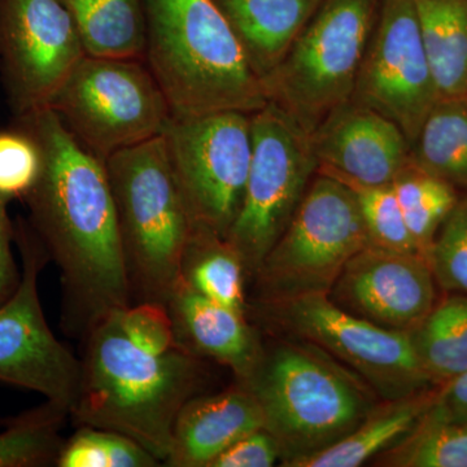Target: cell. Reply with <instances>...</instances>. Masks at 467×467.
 Masks as SVG:
<instances>
[{"label":"cell","mask_w":467,"mask_h":467,"mask_svg":"<svg viewBox=\"0 0 467 467\" xmlns=\"http://www.w3.org/2000/svg\"><path fill=\"white\" fill-rule=\"evenodd\" d=\"M57 467H156L160 461L129 436L98 427L79 426L63 442Z\"/></svg>","instance_id":"29"},{"label":"cell","mask_w":467,"mask_h":467,"mask_svg":"<svg viewBox=\"0 0 467 467\" xmlns=\"http://www.w3.org/2000/svg\"><path fill=\"white\" fill-rule=\"evenodd\" d=\"M279 460L278 441L263 427L234 442L209 467H272Z\"/></svg>","instance_id":"33"},{"label":"cell","mask_w":467,"mask_h":467,"mask_svg":"<svg viewBox=\"0 0 467 467\" xmlns=\"http://www.w3.org/2000/svg\"><path fill=\"white\" fill-rule=\"evenodd\" d=\"M276 337L263 343L250 376L236 383L259 402L264 429L281 448L282 466L292 467L342 441L382 400L325 350Z\"/></svg>","instance_id":"4"},{"label":"cell","mask_w":467,"mask_h":467,"mask_svg":"<svg viewBox=\"0 0 467 467\" xmlns=\"http://www.w3.org/2000/svg\"><path fill=\"white\" fill-rule=\"evenodd\" d=\"M384 467H467V420L427 410L402 441L373 460Z\"/></svg>","instance_id":"27"},{"label":"cell","mask_w":467,"mask_h":467,"mask_svg":"<svg viewBox=\"0 0 467 467\" xmlns=\"http://www.w3.org/2000/svg\"><path fill=\"white\" fill-rule=\"evenodd\" d=\"M430 410L451 420H467V371L438 386Z\"/></svg>","instance_id":"35"},{"label":"cell","mask_w":467,"mask_h":467,"mask_svg":"<svg viewBox=\"0 0 467 467\" xmlns=\"http://www.w3.org/2000/svg\"><path fill=\"white\" fill-rule=\"evenodd\" d=\"M466 99H467V98H466Z\"/></svg>","instance_id":"37"},{"label":"cell","mask_w":467,"mask_h":467,"mask_svg":"<svg viewBox=\"0 0 467 467\" xmlns=\"http://www.w3.org/2000/svg\"><path fill=\"white\" fill-rule=\"evenodd\" d=\"M438 290L423 254L368 244L347 263L327 297L378 327L410 333L434 309Z\"/></svg>","instance_id":"15"},{"label":"cell","mask_w":467,"mask_h":467,"mask_svg":"<svg viewBox=\"0 0 467 467\" xmlns=\"http://www.w3.org/2000/svg\"><path fill=\"white\" fill-rule=\"evenodd\" d=\"M439 99L413 0H380L350 100L391 119L411 146Z\"/></svg>","instance_id":"14"},{"label":"cell","mask_w":467,"mask_h":467,"mask_svg":"<svg viewBox=\"0 0 467 467\" xmlns=\"http://www.w3.org/2000/svg\"><path fill=\"white\" fill-rule=\"evenodd\" d=\"M15 242L21 278L14 295L0 306V382L41 393L70 413L81 364L58 342L43 313L38 279L50 256L29 223H18Z\"/></svg>","instance_id":"12"},{"label":"cell","mask_w":467,"mask_h":467,"mask_svg":"<svg viewBox=\"0 0 467 467\" xmlns=\"http://www.w3.org/2000/svg\"><path fill=\"white\" fill-rule=\"evenodd\" d=\"M75 21L86 54L142 58L146 16L142 0H60Z\"/></svg>","instance_id":"22"},{"label":"cell","mask_w":467,"mask_h":467,"mask_svg":"<svg viewBox=\"0 0 467 467\" xmlns=\"http://www.w3.org/2000/svg\"><path fill=\"white\" fill-rule=\"evenodd\" d=\"M42 150L33 135L20 126L0 131V196L26 199L42 171Z\"/></svg>","instance_id":"32"},{"label":"cell","mask_w":467,"mask_h":467,"mask_svg":"<svg viewBox=\"0 0 467 467\" xmlns=\"http://www.w3.org/2000/svg\"><path fill=\"white\" fill-rule=\"evenodd\" d=\"M269 333L313 344L361 378L379 400H396L435 387L409 333L384 330L344 312L327 295L248 306Z\"/></svg>","instance_id":"10"},{"label":"cell","mask_w":467,"mask_h":467,"mask_svg":"<svg viewBox=\"0 0 467 467\" xmlns=\"http://www.w3.org/2000/svg\"><path fill=\"white\" fill-rule=\"evenodd\" d=\"M380 0H324L282 63L263 79L267 101L308 133L352 99Z\"/></svg>","instance_id":"7"},{"label":"cell","mask_w":467,"mask_h":467,"mask_svg":"<svg viewBox=\"0 0 467 467\" xmlns=\"http://www.w3.org/2000/svg\"><path fill=\"white\" fill-rule=\"evenodd\" d=\"M144 61L167 98L171 116L238 110L267 101L241 43L214 0H142Z\"/></svg>","instance_id":"3"},{"label":"cell","mask_w":467,"mask_h":467,"mask_svg":"<svg viewBox=\"0 0 467 467\" xmlns=\"http://www.w3.org/2000/svg\"><path fill=\"white\" fill-rule=\"evenodd\" d=\"M438 386L379 401L350 434L292 467H358L402 441L434 404Z\"/></svg>","instance_id":"20"},{"label":"cell","mask_w":467,"mask_h":467,"mask_svg":"<svg viewBox=\"0 0 467 467\" xmlns=\"http://www.w3.org/2000/svg\"><path fill=\"white\" fill-rule=\"evenodd\" d=\"M337 181L355 193L371 245L386 250L418 252L391 183L368 186L352 181Z\"/></svg>","instance_id":"30"},{"label":"cell","mask_w":467,"mask_h":467,"mask_svg":"<svg viewBox=\"0 0 467 467\" xmlns=\"http://www.w3.org/2000/svg\"><path fill=\"white\" fill-rule=\"evenodd\" d=\"M263 81L288 54L324 0H214Z\"/></svg>","instance_id":"19"},{"label":"cell","mask_w":467,"mask_h":467,"mask_svg":"<svg viewBox=\"0 0 467 467\" xmlns=\"http://www.w3.org/2000/svg\"><path fill=\"white\" fill-rule=\"evenodd\" d=\"M69 410L55 402L12 417L0 432V467L57 466L61 427Z\"/></svg>","instance_id":"28"},{"label":"cell","mask_w":467,"mask_h":467,"mask_svg":"<svg viewBox=\"0 0 467 467\" xmlns=\"http://www.w3.org/2000/svg\"><path fill=\"white\" fill-rule=\"evenodd\" d=\"M131 304L167 306L181 284L192 218L162 134L106 160Z\"/></svg>","instance_id":"5"},{"label":"cell","mask_w":467,"mask_h":467,"mask_svg":"<svg viewBox=\"0 0 467 467\" xmlns=\"http://www.w3.org/2000/svg\"><path fill=\"white\" fill-rule=\"evenodd\" d=\"M11 418L12 417L5 418V417L0 416V429H2V427L7 426L9 423V420H11Z\"/></svg>","instance_id":"36"},{"label":"cell","mask_w":467,"mask_h":467,"mask_svg":"<svg viewBox=\"0 0 467 467\" xmlns=\"http://www.w3.org/2000/svg\"><path fill=\"white\" fill-rule=\"evenodd\" d=\"M48 109L103 161L159 137L171 117L146 61L90 55L79 61Z\"/></svg>","instance_id":"8"},{"label":"cell","mask_w":467,"mask_h":467,"mask_svg":"<svg viewBox=\"0 0 467 467\" xmlns=\"http://www.w3.org/2000/svg\"><path fill=\"white\" fill-rule=\"evenodd\" d=\"M411 162L467 193V99L441 98L410 146Z\"/></svg>","instance_id":"24"},{"label":"cell","mask_w":467,"mask_h":467,"mask_svg":"<svg viewBox=\"0 0 467 467\" xmlns=\"http://www.w3.org/2000/svg\"><path fill=\"white\" fill-rule=\"evenodd\" d=\"M17 126L42 150L41 174L24 199L30 225L60 269L64 330L84 340L110 313L131 306L106 162L50 109L17 117Z\"/></svg>","instance_id":"1"},{"label":"cell","mask_w":467,"mask_h":467,"mask_svg":"<svg viewBox=\"0 0 467 467\" xmlns=\"http://www.w3.org/2000/svg\"><path fill=\"white\" fill-rule=\"evenodd\" d=\"M251 129L250 173L225 238L250 281L287 229L318 171L310 133L281 107L269 101L252 113Z\"/></svg>","instance_id":"9"},{"label":"cell","mask_w":467,"mask_h":467,"mask_svg":"<svg viewBox=\"0 0 467 467\" xmlns=\"http://www.w3.org/2000/svg\"><path fill=\"white\" fill-rule=\"evenodd\" d=\"M167 309L181 349L229 368L236 382L250 376L263 350V339L245 313L209 300L183 282L169 297Z\"/></svg>","instance_id":"17"},{"label":"cell","mask_w":467,"mask_h":467,"mask_svg":"<svg viewBox=\"0 0 467 467\" xmlns=\"http://www.w3.org/2000/svg\"><path fill=\"white\" fill-rule=\"evenodd\" d=\"M426 260L439 290L467 295V193L445 218Z\"/></svg>","instance_id":"31"},{"label":"cell","mask_w":467,"mask_h":467,"mask_svg":"<svg viewBox=\"0 0 467 467\" xmlns=\"http://www.w3.org/2000/svg\"><path fill=\"white\" fill-rule=\"evenodd\" d=\"M84 343L69 417L78 427L129 436L164 465L181 409L207 382L205 361L178 346L165 352L140 346L125 333L116 310Z\"/></svg>","instance_id":"2"},{"label":"cell","mask_w":467,"mask_h":467,"mask_svg":"<svg viewBox=\"0 0 467 467\" xmlns=\"http://www.w3.org/2000/svg\"><path fill=\"white\" fill-rule=\"evenodd\" d=\"M391 184L414 244L426 257L436 234L462 193L441 178L417 167L411 160Z\"/></svg>","instance_id":"26"},{"label":"cell","mask_w":467,"mask_h":467,"mask_svg":"<svg viewBox=\"0 0 467 467\" xmlns=\"http://www.w3.org/2000/svg\"><path fill=\"white\" fill-rule=\"evenodd\" d=\"M409 335L435 386L466 373L467 295L448 294Z\"/></svg>","instance_id":"25"},{"label":"cell","mask_w":467,"mask_h":467,"mask_svg":"<svg viewBox=\"0 0 467 467\" xmlns=\"http://www.w3.org/2000/svg\"><path fill=\"white\" fill-rule=\"evenodd\" d=\"M263 427L259 402L241 384L213 395L201 393L181 409L164 466L209 467L234 442Z\"/></svg>","instance_id":"18"},{"label":"cell","mask_w":467,"mask_h":467,"mask_svg":"<svg viewBox=\"0 0 467 467\" xmlns=\"http://www.w3.org/2000/svg\"><path fill=\"white\" fill-rule=\"evenodd\" d=\"M86 55L60 0H0V72L16 117L48 109Z\"/></svg>","instance_id":"13"},{"label":"cell","mask_w":467,"mask_h":467,"mask_svg":"<svg viewBox=\"0 0 467 467\" xmlns=\"http://www.w3.org/2000/svg\"><path fill=\"white\" fill-rule=\"evenodd\" d=\"M247 273L225 238L193 230L181 261V282L212 301L247 315Z\"/></svg>","instance_id":"23"},{"label":"cell","mask_w":467,"mask_h":467,"mask_svg":"<svg viewBox=\"0 0 467 467\" xmlns=\"http://www.w3.org/2000/svg\"><path fill=\"white\" fill-rule=\"evenodd\" d=\"M162 138L192 229L226 238L250 173L251 115L220 110L171 116Z\"/></svg>","instance_id":"11"},{"label":"cell","mask_w":467,"mask_h":467,"mask_svg":"<svg viewBox=\"0 0 467 467\" xmlns=\"http://www.w3.org/2000/svg\"><path fill=\"white\" fill-rule=\"evenodd\" d=\"M441 98H467V0H413Z\"/></svg>","instance_id":"21"},{"label":"cell","mask_w":467,"mask_h":467,"mask_svg":"<svg viewBox=\"0 0 467 467\" xmlns=\"http://www.w3.org/2000/svg\"><path fill=\"white\" fill-rule=\"evenodd\" d=\"M368 244L355 193L317 171L287 229L251 279L252 306L328 295L347 263Z\"/></svg>","instance_id":"6"},{"label":"cell","mask_w":467,"mask_h":467,"mask_svg":"<svg viewBox=\"0 0 467 467\" xmlns=\"http://www.w3.org/2000/svg\"><path fill=\"white\" fill-rule=\"evenodd\" d=\"M8 202L0 196V306L14 295L21 278V270L12 252L15 227L8 217Z\"/></svg>","instance_id":"34"},{"label":"cell","mask_w":467,"mask_h":467,"mask_svg":"<svg viewBox=\"0 0 467 467\" xmlns=\"http://www.w3.org/2000/svg\"><path fill=\"white\" fill-rule=\"evenodd\" d=\"M310 138L318 173L337 180L389 184L410 161V143L401 129L353 100L331 110Z\"/></svg>","instance_id":"16"}]
</instances>
